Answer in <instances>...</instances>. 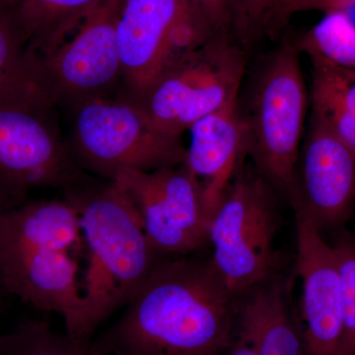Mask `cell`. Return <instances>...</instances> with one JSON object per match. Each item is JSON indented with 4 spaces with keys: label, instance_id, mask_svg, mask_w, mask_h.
<instances>
[{
    "label": "cell",
    "instance_id": "6da1fadb",
    "mask_svg": "<svg viewBox=\"0 0 355 355\" xmlns=\"http://www.w3.org/2000/svg\"><path fill=\"white\" fill-rule=\"evenodd\" d=\"M239 298L210 259L162 258L91 349L105 355H223L235 336Z\"/></svg>",
    "mask_w": 355,
    "mask_h": 355
},
{
    "label": "cell",
    "instance_id": "7a4b0ae2",
    "mask_svg": "<svg viewBox=\"0 0 355 355\" xmlns=\"http://www.w3.org/2000/svg\"><path fill=\"white\" fill-rule=\"evenodd\" d=\"M64 193L76 207L88 249L79 342L88 347L102 324L125 307L162 258L151 247L130 198L114 182L92 179Z\"/></svg>",
    "mask_w": 355,
    "mask_h": 355
},
{
    "label": "cell",
    "instance_id": "3957f363",
    "mask_svg": "<svg viewBox=\"0 0 355 355\" xmlns=\"http://www.w3.org/2000/svg\"><path fill=\"white\" fill-rule=\"evenodd\" d=\"M58 105L31 53L0 89V211L29 200L35 189L64 191L91 181L72 158Z\"/></svg>",
    "mask_w": 355,
    "mask_h": 355
},
{
    "label": "cell",
    "instance_id": "277c9868",
    "mask_svg": "<svg viewBox=\"0 0 355 355\" xmlns=\"http://www.w3.org/2000/svg\"><path fill=\"white\" fill-rule=\"evenodd\" d=\"M295 44L268 55L250 85L241 112L245 149L275 193L288 198L304 133L309 95Z\"/></svg>",
    "mask_w": 355,
    "mask_h": 355
},
{
    "label": "cell",
    "instance_id": "5b68a950",
    "mask_svg": "<svg viewBox=\"0 0 355 355\" xmlns=\"http://www.w3.org/2000/svg\"><path fill=\"white\" fill-rule=\"evenodd\" d=\"M67 146L88 175L113 181L123 171L151 172L186 162L180 137L156 128L125 95L84 102L71 110Z\"/></svg>",
    "mask_w": 355,
    "mask_h": 355
},
{
    "label": "cell",
    "instance_id": "8992f818",
    "mask_svg": "<svg viewBox=\"0 0 355 355\" xmlns=\"http://www.w3.org/2000/svg\"><path fill=\"white\" fill-rule=\"evenodd\" d=\"M277 193L253 167L240 166L210 219L212 265L237 295L277 272Z\"/></svg>",
    "mask_w": 355,
    "mask_h": 355
},
{
    "label": "cell",
    "instance_id": "52a82bcc",
    "mask_svg": "<svg viewBox=\"0 0 355 355\" xmlns=\"http://www.w3.org/2000/svg\"><path fill=\"white\" fill-rule=\"evenodd\" d=\"M244 48L217 33L196 50L171 60L137 101L156 128L180 137L240 94Z\"/></svg>",
    "mask_w": 355,
    "mask_h": 355
},
{
    "label": "cell",
    "instance_id": "ba28073f",
    "mask_svg": "<svg viewBox=\"0 0 355 355\" xmlns=\"http://www.w3.org/2000/svg\"><path fill=\"white\" fill-rule=\"evenodd\" d=\"M137 209L147 239L161 258L188 256L209 243L205 190L187 165L123 171L113 181Z\"/></svg>",
    "mask_w": 355,
    "mask_h": 355
},
{
    "label": "cell",
    "instance_id": "9c48e42d",
    "mask_svg": "<svg viewBox=\"0 0 355 355\" xmlns=\"http://www.w3.org/2000/svg\"><path fill=\"white\" fill-rule=\"evenodd\" d=\"M123 0H106L69 38L36 60L40 76L58 107L114 97L121 84L116 27Z\"/></svg>",
    "mask_w": 355,
    "mask_h": 355
},
{
    "label": "cell",
    "instance_id": "30bf717a",
    "mask_svg": "<svg viewBox=\"0 0 355 355\" xmlns=\"http://www.w3.org/2000/svg\"><path fill=\"white\" fill-rule=\"evenodd\" d=\"M287 200L322 236L347 227L355 214V153L312 114Z\"/></svg>",
    "mask_w": 355,
    "mask_h": 355
},
{
    "label": "cell",
    "instance_id": "8fae6325",
    "mask_svg": "<svg viewBox=\"0 0 355 355\" xmlns=\"http://www.w3.org/2000/svg\"><path fill=\"white\" fill-rule=\"evenodd\" d=\"M295 218V270L302 286L301 331L306 355H338L343 309L335 254L309 221L302 217Z\"/></svg>",
    "mask_w": 355,
    "mask_h": 355
},
{
    "label": "cell",
    "instance_id": "7c38bea8",
    "mask_svg": "<svg viewBox=\"0 0 355 355\" xmlns=\"http://www.w3.org/2000/svg\"><path fill=\"white\" fill-rule=\"evenodd\" d=\"M189 0H123L116 27L123 94L137 101L171 60V40Z\"/></svg>",
    "mask_w": 355,
    "mask_h": 355
},
{
    "label": "cell",
    "instance_id": "4fadbf2b",
    "mask_svg": "<svg viewBox=\"0 0 355 355\" xmlns=\"http://www.w3.org/2000/svg\"><path fill=\"white\" fill-rule=\"evenodd\" d=\"M77 272L69 251L34 252L0 263V288L6 296L64 318L67 335L80 345L84 300Z\"/></svg>",
    "mask_w": 355,
    "mask_h": 355
},
{
    "label": "cell",
    "instance_id": "5bb4252c",
    "mask_svg": "<svg viewBox=\"0 0 355 355\" xmlns=\"http://www.w3.org/2000/svg\"><path fill=\"white\" fill-rule=\"evenodd\" d=\"M189 130L191 144L184 164L202 183L212 214L247 157L239 96L196 121Z\"/></svg>",
    "mask_w": 355,
    "mask_h": 355
},
{
    "label": "cell",
    "instance_id": "9a60e30c",
    "mask_svg": "<svg viewBox=\"0 0 355 355\" xmlns=\"http://www.w3.org/2000/svg\"><path fill=\"white\" fill-rule=\"evenodd\" d=\"M289 292V280L277 272L240 296L235 334L258 355H306Z\"/></svg>",
    "mask_w": 355,
    "mask_h": 355
},
{
    "label": "cell",
    "instance_id": "2e32d148",
    "mask_svg": "<svg viewBox=\"0 0 355 355\" xmlns=\"http://www.w3.org/2000/svg\"><path fill=\"white\" fill-rule=\"evenodd\" d=\"M80 237L79 216L69 200H29L0 211V263L44 250L70 251Z\"/></svg>",
    "mask_w": 355,
    "mask_h": 355
},
{
    "label": "cell",
    "instance_id": "e0dca14e",
    "mask_svg": "<svg viewBox=\"0 0 355 355\" xmlns=\"http://www.w3.org/2000/svg\"><path fill=\"white\" fill-rule=\"evenodd\" d=\"M106 0H18L16 15L27 39L28 53L43 57L69 38Z\"/></svg>",
    "mask_w": 355,
    "mask_h": 355
},
{
    "label": "cell",
    "instance_id": "ac0fdd59",
    "mask_svg": "<svg viewBox=\"0 0 355 355\" xmlns=\"http://www.w3.org/2000/svg\"><path fill=\"white\" fill-rule=\"evenodd\" d=\"M308 57L312 64L311 114L355 153V69L318 55Z\"/></svg>",
    "mask_w": 355,
    "mask_h": 355
},
{
    "label": "cell",
    "instance_id": "d6986e66",
    "mask_svg": "<svg viewBox=\"0 0 355 355\" xmlns=\"http://www.w3.org/2000/svg\"><path fill=\"white\" fill-rule=\"evenodd\" d=\"M0 355H105L74 343L44 321H29L0 334Z\"/></svg>",
    "mask_w": 355,
    "mask_h": 355
},
{
    "label": "cell",
    "instance_id": "ffe728a7",
    "mask_svg": "<svg viewBox=\"0 0 355 355\" xmlns=\"http://www.w3.org/2000/svg\"><path fill=\"white\" fill-rule=\"evenodd\" d=\"M299 53L355 69V29L340 13H324L295 44Z\"/></svg>",
    "mask_w": 355,
    "mask_h": 355
},
{
    "label": "cell",
    "instance_id": "44dd1931",
    "mask_svg": "<svg viewBox=\"0 0 355 355\" xmlns=\"http://www.w3.org/2000/svg\"><path fill=\"white\" fill-rule=\"evenodd\" d=\"M333 248L340 275L343 331L338 355H355V229L333 233Z\"/></svg>",
    "mask_w": 355,
    "mask_h": 355
},
{
    "label": "cell",
    "instance_id": "7402d4cb",
    "mask_svg": "<svg viewBox=\"0 0 355 355\" xmlns=\"http://www.w3.org/2000/svg\"><path fill=\"white\" fill-rule=\"evenodd\" d=\"M27 46L13 4L0 0V89L22 69L27 58Z\"/></svg>",
    "mask_w": 355,
    "mask_h": 355
},
{
    "label": "cell",
    "instance_id": "603a6c76",
    "mask_svg": "<svg viewBox=\"0 0 355 355\" xmlns=\"http://www.w3.org/2000/svg\"><path fill=\"white\" fill-rule=\"evenodd\" d=\"M272 0H232V25L242 48L266 31Z\"/></svg>",
    "mask_w": 355,
    "mask_h": 355
},
{
    "label": "cell",
    "instance_id": "cb8c5ba5",
    "mask_svg": "<svg viewBox=\"0 0 355 355\" xmlns=\"http://www.w3.org/2000/svg\"><path fill=\"white\" fill-rule=\"evenodd\" d=\"M202 11L216 33H226L232 25V0H189Z\"/></svg>",
    "mask_w": 355,
    "mask_h": 355
},
{
    "label": "cell",
    "instance_id": "d4e9b609",
    "mask_svg": "<svg viewBox=\"0 0 355 355\" xmlns=\"http://www.w3.org/2000/svg\"><path fill=\"white\" fill-rule=\"evenodd\" d=\"M301 0H272L266 22V31L275 34L286 24Z\"/></svg>",
    "mask_w": 355,
    "mask_h": 355
},
{
    "label": "cell",
    "instance_id": "484cf974",
    "mask_svg": "<svg viewBox=\"0 0 355 355\" xmlns=\"http://www.w3.org/2000/svg\"><path fill=\"white\" fill-rule=\"evenodd\" d=\"M324 13H340L355 29V0H331L321 6Z\"/></svg>",
    "mask_w": 355,
    "mask_h": 355
},
{
    "label": "cell",
    "instance_id": "4316f807",
    "mask_svg": "<svg viewBox=\"0 0 355 355\" xmlns=\"http://www.w3.org/2000/svg\"><path fill=\"white\" fill-rule=\"evenodd\" d=\"M223 355H258L249 343L236 335Z\"/></svg>",
    "mask_w": 355,
    "mask_h": 355
},
{
    "label": "cell",
    "instance_id": "83f0119b",
    "mask_svg": "<svg viewBox=\"0 0 355 355\" xmlns=\"http://www.w3.org/2000/svg\"><path fill=\"white\" fill-rule=\"evenodd\" d=\"M329 1H331V0H301L294 8V14L300 12V11H319L321 6Z\"/></svg>",
    "mask_w": 355,
    "mask_h": 355
},
{
    "label": "cell",
    "instance_id": "f1b7e54d",
    "mask_svg": "<svg viewBox=\"0 0 355 355\" xmlns=\"http://www.w3.org/2000/svg\"><path fill=\"white\" fill-rule=\"evenodd\" d=\"M6 298L3 292L0 288V313H1L2 308H3V299Z\"/></svg>",
    "mask_w": 355,
    "mask_h": 355
},
{
    "label": "cell",
    "instance_id": "f546056e",
    "mask_svg": "<svg viewBox=\"0 0 355 355\" xmlns=\"http://www.w3.org/2000/svg\"><path fill=\"white\" fill-rule=\"evenodd\" d=\"M6 1L9 2V3L13 4L14 6V4H15L16 2L18 1V0H6Z\"/></svg>",
    "mask_w": 355,
    "mask_h": 355
},
{
    "label": "cell",
    "instance_id": "4dcf8cb0",
    "mask_svg": "<svg viewBox=\"0 0 355 355\" xmlns=\"http://www.w3.org/2000/svg\"><path fill=\"white\" fill-rule=\"evenodd\" d=\"M0 314H1V313H0Z\"/></svg>",
    "mask_w": 355,
    "mask_h": 355
}]
</instances>
